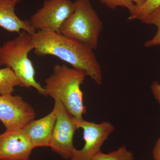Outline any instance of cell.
<instances>
[{
    "instance_id": "1",
    "label": "cell",
    "mask_w": 160,
    "mask_h": 160,
    "mask_svg": "<svg viewBox=\"0 0 160 160\" xmlns=\"http://www.w3.org/2000/svg\"><path fill=\"white\" fill-rule=\"evenodd\" d=\"M34 52L39 57L52 55L83 70L98 85L102 82V69L93 50L60 33L38 31L32 35Z\"/></svg>"
},
{
    "instance_id": "2",
    "label": "cell",
    "mask_w": 160,
    "mask_h": 160,
    "mask_svg": "<svg viewBox=\"0 0 160 160\" xmlns=\"http://www.w3.org/2000/svg\"><path fill=\"white\" fill-rule=\"evenodd\" d=\"M87 76L83 70L70 68L66 65H56L53 73L45 80L44 89L47 96L60 101L75 119L82 121L86 113L81 89Z\"/></svg>"
},
{
    "instance_id": "3",
    "label": "cell",
    "mask_w": 160,
    "mask_h": 160,
    "mask_svg": "<svg viewBox=\"0 0 160 160\" xmlns=\"http://www.w3.org/2000/svg\"><path fill=\"white\" fill-rule=\"evenodd\" d=\"M35 46L32 35L22 31L13 40L5 42L0 49V66L9 67L21 83V87L33 88L40 94L47 97L44 87L35 79V70L29 58Z\"/></svg>"
},
{
    "instance_id": "4",
    "label": "cell",
    "mask_w": 160,
    "mask_h": 160,
    "mask_svg": "<svg viewBox=\"0 0 160 160\" xmlns=\"http://www.w3.org/2000/svg\"><path fill=\"white\" fill-rule=\"evenodd\" d=\"M74 10L63 23L60 34L95 50L103 23L89 0H74Z\"/></svg>"
},
{
    "instance_id": "5",
    "label": "cell",
    "mask_w": 160,
    "mask_h": 160,
    "mask_svg": "<svg viewBox=\"0 0 160 160\" xmlns=\"http://www.w3.org/2000/svg\"><path fill=\"white\" fill-rule=\"evenodd\" d=\"M54 101L53 110L56 122L49 147L62 158L69 160L76 149L73 146V138L78 128L72 115L60 101Z\"/></svg>"
},
{
    "instance_id": "6",
    "label": "cell",
    "mask_w": 160,
    "mask_h": 160,
    "mask_svg": "<svg viewBox=\"0 0 160 160\" xmlns=\"http://www.w3.org/2000/svg\"><path fill=\"white\" fill-rule=\"evenodd\" d=\"M71 0H45L42 7L28 20L36 31L60 33L61 27L74 10Z\"/></svg>"
},
{
    "instance_id": "7",
    "label": "cell",
    "mask_w": 160,
    "mask_h": 160,
    "mask_svg": "<svg viewBox=\"0 0 160 160\" xmlns=\"http://www.w3.org/2000/svg\"><path fill=\"white\" fill-rule=\"evenodd\" d=\"M35 116L33 107L21 96L0 95V121L6 130L23 129Z\"/></svg>"
},
{
    "instance_id": "8",
    "label": "cell",
    "mask_w": 160,
    "mask_h": 160,
    "mask_svg": "<svg viewBox=\"0 0 160 160\" xmlns=\"http://www.w3.org/2000/svg\"><path fill=\"white\" fill-rule=\"evenodd\" d=\"M74 122L78 129L81 128L83 130L85 145L80 150L76 149L69 160H91L95 155L101 151L103 143L114 131V127L108 122L97 124L74 118Z\"/></svg>"
},
{
    "instance_id": "9",
    "label": "cell",
    "mask_w": 160,
    "mask_h": 160,
    "mask_svg": "<svg viewBox=\"0 0 160 160\" xmlns=\"http://www.w3.org/2000/svg\"><path fill=\"white\" fill-rule=\"evenodd\" d=\"M33 149L24 129L6 130L0 134V160H29Z\"/></svg>"
},
{
    "instance_id": "10",
    "label": "cell",
    "mask_w": 160,
    "mask_h": 160,
    "mask_svg": "<svg viewBox=\"0 0 160 160\" xmlns=\"http://www.w3.org/2000/svg\"><path fill=\"white\" fill-rule=\"evenodd\" d=\"M56 122L54 110L39 119L33 120L23 129L29 136L33 148L50 147Z\"/></svg>"
},
{
    "instance_id": "11",
    "label": "cell",
    "mask_w": 160,
    "mask_h": 160,
    "mask_svg": "<svg viewBox=\"0 0 160 160\" xmlns=\"http://www.w3.org/2000/svg\"><path fill=\"white\" fill-rule=\"evenodd\" d=\"M22 0H0V27L9 32L19 33L23 30L29 34L37 32L28 20L23 21L17 15L16 6Z\"/></svg>"
},
{
    "instance_id": "12",
    "label": "cell",
    "mask_w": 160,
    "mask_h": 160,
    "mask_svg": "<svg viewBox=\"0 0 160 160\" xmlns=\"http://www.w3.org/2000/svg\"><path fill=\"white\" fill-rule=\"evenodd\" d=\"M18 86L21 83L11 68L0 69V95L12 94L15 87Z\"/></svg>"
},
{
    "instance_id": "13",
    "label": "cell",
    "mask_w": 160,
    "mask_h": 160,
    "mask_svg": "<svg viewBox=\"0 0 160 160\" xmlns=\"http://www.w3.org/2000/svg\"><path fill=\"white\" fill-rule=\"evenodd\" d=\"M141 22L148 25H154L158 28L157 32L154 36L151 39L146 41L144 46L146 47H151L160 45V6Z\"/></svg>"
},
{
    "instance_id": "14",
    "label": "cell",
    "mask_w": 160,
    "mask_h": 160,
    "mask_svg": "<svg viewBox=\"0 0 160 160\" xmlns=\"http://www.w3.org/2000/svg\"><path fill=\"white\" fill-rule=\"evenodd\" d=\"M91 160H134V157L132 152L128 151L126 146H122L109 153H103L100 151Z\"/></svg>"
},
{
    "instance_id": "15",
    "label": "cell",
    "mask_w": 160,
    "mask_h": 160,
    "mask_svg": "<svg viewBox=\"0 0 160 160\" xmlns=\"http://www.w3.org/2000/svg\"><path fill=\"white\" fill-rule=\"evenodd\" d=\"M160 6V0H147L141 7L136 6L134 12L130 14L128 19L129 21L139 20L142 21Z\"/></svg>"
},
{
    "instance_id": "16",
    "label": "cell",
    "mask_w": 160,
    "mask_h": 160,
    "mask_svg": "<svg viewBox=\"0 0 160 160\" xmlns=\"http://www.w3.org/2000/svg\"><path fill=\"white\" fill-rule=\"evenodd\" d=\"M101 3L106 5L108 8L115 9L118 7L126 8L129 10L130 14L133 13L136 5L132 0H98Z\"/></svg>"
},
{
    "instance_id": "17",
    "label": "cell",
    "mask_w": 160,
    "mask_h": 160,
    "mask_svg": "<svg viewBox=\"0 0 160 160\" xmlns=\"http://www.w3.org/2000/svg\"><path fill=\"white\" fill-rule=\"evenodd\" d=\"M151 89L155 98L160 104V84L157 81H154L152 84Z\"/></svg>"
},
{
    "instance_id": "18",
    "label": "cell",
    "mask_w": 160,
    "mask_h": 160,
    "mask_svg": "<svg viewBox=\"0 0 160 160\" xmlns=\"http://www.w3.org/2000/svg\"><path fill=\"white\" fill-rule=\"evenodd\" d=\"M153 156L155 160H160V138L158 140L154 146Z\"/></svg>"
},
{
    "instance_id": "19",
    "label": "cell",
    "mask_w": 160,
    "mask_h": 160,
    "mask_svg": "<svg viewBox=\"0 0 160 160\" xmlns=\"http://www.w3.org/2000/svg\"><path fill=\"white\" fill-rule=\"evenodd\" d=\"M132 1L136 5V6L139 7L144 5L147 0H132Z\"/></svg>"
},
{
    "instance_id": "20",
    "label": "cell",
    "mask_w": 160,
    "mask_h": 160,
    "mask_svg": "<svg viewBox=\"0 0 160 160\" xmlns=\"http://www.w3.org/2000/svg\"><path fill=\"white\" fill-rule=\"evenodd\" d=\"M1 47H2V45H1V38H0V49H1Z\"/></svg>"
}]
</instances>
